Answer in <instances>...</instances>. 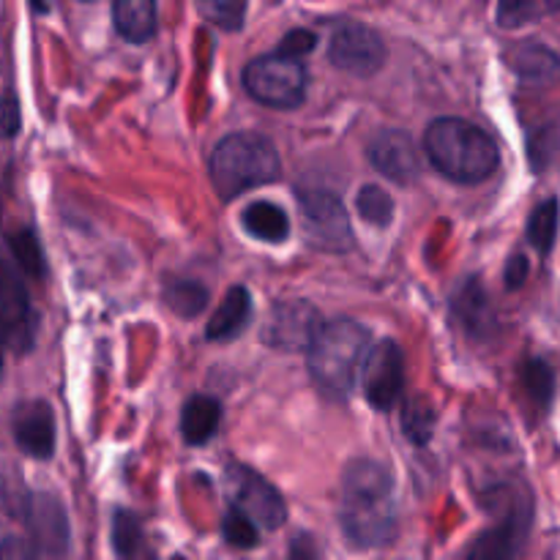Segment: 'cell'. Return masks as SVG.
<instances>
[{
  "label": "cell",
  "instance_id": "603a6c76",
  "mask_svg": "<svg viewBox=\"0 0 560 560\" xmlns=\"http://www.w3.org/2000/svg\"><path fill=\"white\" fill-rule=\"evenodd\" d=\"M558 219H560V206L556 197L541 202L534 213H530L528 222V241L541 252V255H550L552 244H556L558 235Z\"/></svg>",
  "mask_w": 560,
  "mask_h": 560
},
{
  "label": "cell",
  "instance_id": "e575fe53",
  "mask_svg": "<svg viewBox=\"0 0 560 560\" xmlns=\"http://www.w3.org/2000/svg\"><path fill=\"white\" fill-rule=\"evenodd\" d=\"M503 279H506L509 290H517L523 288L525 279H528V260H525L523 255H514L512 260H509L506 266V273H503Z\"/></svg>",
  "mask_w": 560,
  "mask_h": 560
},
{
  "label": "cell",
  "instance_id": "83f0119b",
  "mask_svg": "<svg viewBox=\"0 0 560 560\" xmlns=\"http://www.w3.org/2000/svg\"><path fill=\"white\" fill-rule=\"evenodd\" d=\"M560 3H541V0H506L498 5V25L501 27H520L536 22L539 16L558 11Z\"/></svg>",
  "mask_w": 560,
  "mask_h": 560
},
{
  "label": "cell",
  "instance_id": "9c48e42d",
  "mask_svg": "<svg viewBox=\"0 0 560 560\" xmlns=\"http://www.w3.org/2000/svg\"><path fill=\"white\" fill-rule=\"evenodd\" d=\"M326 323L320 320V312L306 301H284L273 306L266 328H262V342L279 350H310L317 339L320 328Z\"/></svg>",
  "mask_w": 560,
  "mask_h": 560
},
{
  "label": "cell",
  "instance_id": "8992f818",
  "mask_svg": "<svg viewBox=\"0 0 560 560\" xmlns=\"http://www.w3.org/2000/svg\"><path fill=\"white\" fill-rule=\"evenodd\" d=\"M304 235L320 252H348L353 246V228L342 200L331 191L306 189L299 195Z\"/></svg>",
  "mask_w": 560,
  "mask_h": 560
},
{
  "label": "cell",
  "instance_id": "ac0fdd59",
  "mask_svg": "<svg viewBox=\"0 0 560 560\" xmlns=\"http://www.w3.org/2000/svg\"><path fill=\"white\" fill-rule=\"evenodd\" d=\"M509 60L525 82H552L560 77V58L541 42H520Z\"/></svg>",
  "mask_w": 560,
  "mask_h": 560
},
{
  "label": "cell",
  "instance_id": "4fadbf2b",
  "mask_svg": "<svg viewBox=\"0 0 560 560\" xmlns=\"http://www.w3.org/2000/svg\"><path fill=\"white\" fill-rule=\"evenodd\" d=\"M530 530V503L517 501L512 512L503 514L501 523L479 536L470 545L465 560H517L528 541Z\"/></svg>",
  "mask_w": 560,
  "mask_h": 560
},
{
  "label": "cell",
  "instance_id": "30bf717a",
  "mask_svg": "<svg viewBox=\"0 0 560 560\" xmlns=\"http://www.w3.org/2000/svg\"><path fill=\"white\" fill-rule=\"evenodd\" d=\"M405 388V359L402 350L392 339L372 345L364 366V394L372 408L392 410L399 402Z\"/></svg>",
  "mask_w": 560,
  "mask_h": 560
},
{
  "label": "cell",
  "instance_id": "484cf974",
  "mask_svg": "<svg viewBox=\"0 0 560 560\" xmlns=\"http://www.w3.org/2000/svg\"><path fill=\"white\" fill-rule=\"evenodd\" d=\"M355 208H359L361 219H366L375 228H388L394 219V200L386 189L375 184L361 186L359 197H355Z\"/></svg>",
  "mask_w": 560,
  "mask_h": 560
},
{
  "label": "cell",
  "instance_id": "7a4b0ae2",
  "mask_svg": "<svg viewBox=\"0 0 560 560\" xmlns=\"http://www.w3.org/2000/svg\"><path fill=\"white\" fill-rule=\"evenodd\" d=\"M424 153L438 173L459 184H479L501 164L495 140L465 118L432 120L424 135Z\"/></svg>",
  "mask_w": 560,
  "mask_h": 560
},
{
  "label": "cell",
  "instance_id": "e0dca14e",
  "mask_svg": "<svg viewBox=\"0 0 560 560\" xmlns=\"http://www.w3.org/2000/svg\"><path fill=\"white\" fill-rule=\"evenodd\" d=\"M222 424V402L208 394H195L180 410V435L189 446H206Z\"/></svg>",
  "mask_w": 560,
  "mask_h": 560
},
{
  "label": "cell",
  "instance_id": "836d02e7",
  "mask_svg": "<svg viewBox=\"0 0 560 560\" xmlns=\"http://www.w3.org/2000/svg\"><path fill=\"white\" fill-rule=\"evenodd\" d=\"M288 560H320V545L312 534H299L290 541Z\"/></svg>",
  "mask_w": 560,
  "mask_h": 560
},
{
  "label": "cell",
  "instance_id": "7c38bea8",
  "mask_svg": "<svg viewBox=\"0 0 560 560\" xmlns=\"http://www.w3.org/2000/svg\"><path fill=\"white\" fill-rule=\"evenodd\" d=\"M0 323H3L5 348L14 353H27L33 345V334H36V323H33L31 299L22 284L20 271L11 262L3 266V284H0Z\"/></svg>",
  "mask_w": 560,
  "mask_h": 560
},
{
  "label": "cell",
  "instance_id": "d6a6232c",
  "mask_svg": "<svg viewBox=\"0 0 560 560\" xmlns=\"http://www.w3.org/2000/svg\"><path fill=\"white\" fill-rule=\"evenodd\" d=\"M0 560H36V550L27 539L16 534L3 536V547H0Z\"/></svg>",
  "mask_w": 560,
  "mask_h": 560
},
{
  "label": "cell",
  "instance_id": "4316f807",
  "mask_svg": "<svg viewBox=\"0 0 560 560\" xmlns=\"http://www.w3.org/2000/svg\"><path fill=\"white\" fill-rule=\"evenodd\" d=\"M523 383L528 397L534 399L539 408H550L552 394H556V375L550 366L541 359H528L523 364Z\"/></svg>",
  "mask_w": 560,
  "mask_h": 560
},
{
  "label": "cell",
  "instance_id": "ffe728a7",
  "mask_svg": "<svg viewBox=\"0 0 560 560\" xmlns=\"http://www.w3.org/2000/svg\"><path fill=\"white\" fill-rule=\"evenodd\" d=\"M454 315L465 323V328L474 334H485L492 326V310L490 301H487L485 288H481L479 279H465L457 284L452 295Z\"/></svg>",
  "mask_w": 560,
  "mask_h": 560
},
{
  "label": "cell",
  "instance_id": "6da1fadb",
  "mask_svg": "<svg viewBox=\"0 0 560 560\" xmlns=\"http://www.w3.org/2000/svg\"><path fill=\"white\" fill-rule=\"evenodd\" d=\"M339 523L350 545L359 550H381L397 534L394 479L375 459H353L345 468L339 495Z\"/></svg>",
  "mask_w": 560,
  "mask_h": 560
},
{
  "label": "cell",
  "instance_id": "7402d4cb",
  "mask_svg": "<svg viewBox=\"0 0 560 560\" xmlns=\"http://www.w3.org/2000/svg\"><path fill=\"white\" fill-rule=\"evenodd\" d=\"M435 410H432V405L427 402L424 397H410L405 399L402 405V430L405 435H408L410 443H416V446H424V443H430L432 432H435Z\"/></svg>",
  "mask_w": 560,
  "mask_h": 560
},
{
  "label": "cell",
  "instance_id": "2e32d148",
  "mask_svg": "<svg viewBox=\"0 0 560 560\" xmlns=\"http://www.w3.org/2000/svg\"><path fill=\"white\" fill-rule=\"evenodd\" d=\"M252 320V295L244 284H233L228 290V295L222 299L219 310L213 312V317L208 320L206 337L211 342H230V339L238 337Z\"/></svg>",
  "mask_w": 560,
  "mask_h": 560
},
{
  "label": "cell",
  "instance_id": "4dcf8cb0",
  "mask_svg": "<svg viewBox=\"0 0 560 560\" xmlns=\"http://www.w3.org/2000/svg\"><path fill=\"white\" fill-rule=\"evenodd\" d=\"M113 547L120 558L135 556L140 547V523L131 512H115L113 517Z\"/></svg>",
  "mask_w": 560,
  "mask_h": 560
},
{
  "label": "cell",
  "instance_id": "5bb4252c",
  "mask_svg": "<svg viewBox=\"0 0 560 560\" xmlns=\"http://www.w3.org/2000/svg\"><path fill=\"white\" fill-rule=\"evenodd\" d=\"M366 156H370L372 167L394 184H410L421 173V159L413 137L402 129H383L370 142Z\"/></svg>",
  "mask_w": 560,
  "mask_h": 560
},
{
  "label": "cell",
  "instance_id": "f546056e",
  "mask_svg": "<svg viewBox=\"0 0 560 560\" xmlns=\"http://www.w3.org/2000/svg\"><path fill=\"white\" fill-rule=\"evenodd\" d=\"M197 11L222 31H238L244 25L246 3H238V0H202V3H197Z\"/></svg>",
  "mask_w": 560,
  "mask_h": 560
},
{
  "label": "cell",
  "instance_id": "5b68a950",
  "mask_svg": "<svg viewBox=\"0 0 560 560\" xmlns=\"http://www.w3.org/2000/svg\"><path fill=\"white\" fill-rule=\"evenodd\" d=\"M244 88L255 102L277 109H293L306 96V69L301 60L282 52L249 60L244 69Z\"/></svg>",
  "mask_w": 560,
  "mask_h": 560
},
{
  "label": "cell",
  "instance_id": "1f68e13d",
  "mask_svg": "<svg viewBox=\"0 0 560 560\" xmlns=\"http://www.w3.org/2000/svg\"><path fill=\"white\" fill-rule=\"evenodd\" d=\"M317 44V33L306 31V27H293L290 33H284V38L279 42V52L288 55V58L301 60L304 55H310Z\"/></svg>",
  "mask_w": 560,
  "mask_h": 560
},
{
  "label": "cell",
  "instance_id": "44dd1931",
  "mask_svg": "<svg viewBox=\"0 0 560 560\" xmlns=\"http://www.w3.org/2000/svg\"><path fill=\"white\" fill-rule=\"evenodd\" d=\"M241 224L246 233L257 241H268V244H279L290 235V219L279 206L268 200H255L244 208L241 213Z\"/></svg>",
  "mask_w": 560,
  "mask_h": 560
},
{
  "label": "cell",
  "instance_id": "d6986e66",
  "mask_svg": "<svg viewBox=\"0 0 560 560\" xmlns=\"http://www.w3.org/2000/svg\"><path fill=\"white\" fill-rule=\"evenodd\" d=\"M115 31L131 44H145L156 33V5L151 0H118L113 5Z\"/></svg>",
  "mask_w": 560,
  "mask_h": 560
},
{
  "label": "cell",
  "instance_id": "f1b7e54d",
  "mask_svg": "<svg viewBox=\"0 0 560 560\" xmlns=\"http://www.w3.org/2000/svg\"><path fill=\"white\" fill-rule=\"evenodd\" d=\"M222 536L228 545L238 547V550H252V547L260 541V534H257V525L249 514H244L241 509H230L222 520Z\"/></svg>",
  "mask_w": 560,
  "mask_h": 560
},
{
  "label": "cell",
  "instance_id": "52a82bcc",
  "mask_svg": "<svg viewBox=\"0 0 560 560\" xmlns=\"http://www.w3.org/2000/svg\"><path fill=\"white\" fill-rule=\"evenodd\" d=\"M386 44L381 33L372 31L364 22H339L328 42V58L337 69L353 77H372L386 63Z\"/></svg>",
  "mask_w": 560,
  "mask_h": 560
},
{
  "label": "cell",
  "instance_id": "277c9868",
  "mask_svg": "<svg viewBox=\"0 0 560 560\" xmlns=\"http://www.w3.org/2000/svg\"><path fill=\"white\" fill-rule=\"evenodd\" d=\"M279 175V153L257 131H233L211 153V180L222 200H235L255 186L271 184Z\"/></svg>",
  "mask_w": 560,
  "mask_h": 560
},
{
  "label": "cell",
  "instance_id": "cb8c5ba5",
  "mask_svg": "<svg viewBox=\"0 0 560 560\" xmlns=\"http://www.w3.org/2000/svg\"><path fill=\"white\" fill-rule=\"evenodd\" d=\"M9 249L14 255L16 271L25 273L31 279L44 277V255L42 246H38L36 235L31 230H16V233L9 235Z\"/></svg>",
  "mask_w": 560,
  "mask_h": 560
},
{
  "label": "cell",
  "instance_id": "ba28073f",
  "mask_svg": "<svg viewBox=\"0 0 560 560\" xmlns=\"http://www.w3.org/2000/svg\"><path fill=\"white\" fill-rule=\"evenodd\" d=\"M228 487L235 509L249 514L255 525H262L266 530L282 528L284 520H288V506H284L282 495L271 481L262 479L252 468L233 463L228 465Z\"/></svg>",
  "mask_w": 560,
  "mask_h": 560
},
{
  "label": "cell",
  "instance_id": "d590c367",
  "mask_svg": "<svg viewBox=\"0 0 560 560\" xmlns=\"http://www.w3.org/2000/svg\"><path fill=\"white\" fill-rule=\"evenodd\" d=\"M22 118H20V107H16V96L14 93H5V104H3V131L5 137H14L20 131Z\"/></svg>",
  "mask_w": 560,
  "mask_h": 560
},
{
  "label": "cell",
  "instance_id": "9a60e30c",
  "mask_svg": "<svg viewBox=\"0 0 560 560\" xmlns=\"http://www.w3.org/2000/svg\"><path fill=\"white\" fill-rule=\"evenodd\" d=\"M14 441L27 457L49 459L55 452V413L44 399H25L11 419Z\"/></svg>",
  "mask_w": 560,
  "mask_h": 560
},
{
  "label": "cell",
  "instance_id": "d4e9b609",
  "mask_svg": "<svg viewBox=\"0 0 560 560\" xmlns=\"http://www.w3.org/2000/svg\"><path fill=\"white\" fill-rule=\"evenodd\" d=\"M208 293L200 282H173L164 290V301L178 317H195L208 306Z\"/></svg>",
  "mask_w": 560,
  "mask_h": 560
},
{
  "label": "cell",
  "instance_id": "3957f363",
  "mask_svg": "<svg viewBox=\"0 0 560 560\" xmlns=\"http://www.w3.org/2000/svg\"><path fill=\"white\" fill-rule=\"evenodd\" d=\"M372 350V337L361 323L337 317L326 323L306 350V366L312 381L323 394L334 399H348L359 383L361 370L366 366Z\"/></svg>",
  "mask_w": 560,
  "mask_h": 560
},
{
  "label": "cell",
  "instance_id": "8fae6325",
  "mask_svg": "<svg viewBox=\"0 0 560 560\" xmlns=\"http://www.w3.org/2000/svg\"><path fill=\"white\" fill-rule=\"evenodd\" d=\"M27 530L33 541L47 558H63L69 550V517H66L63 503L49 492H33L27 495L22 509Z\"/></svg>",
  "mask_w": 560,
  "mask_h": 560
}]
</instances>
